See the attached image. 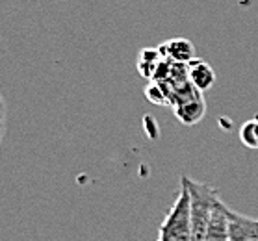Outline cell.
Returning <instances> with one entry per match:
<instances>
[{"label":"cell","mask_w":258,"mask_h":241,"mask_svg":"<svg viewBox=\"0 0 258 241\" xmlns=\"http://www.w3.org/2000/svg\"><path fill=\"white\" fill-rule=\"evenodd\" d=\"M162 241H194L191 239V197L184 180H180V189L165 219L160 224Z\"/></svg>","instance_id":"obj_1"},{"label":"cell","mask_w":258,"mask_h":241,"mask_svg":"<svg viewBox=\"0 0 258 241\" xmlns=\"http://www.w3.org/2000/svg\"><path fill=\"white\" fill-rule=\"evenodd\" d=\"M186 182L191 197V239L194 241H205L208 223H210L214 206L219 200L216 188H212L205 182H197L194 178L184 177L180 178Z\"/></svg>","instance_id":"obj_2"},{"label":"cell","mask_w":258,"mask_h":241,"mask_svg":"<svg viewBox=\"0 0 258 241\" xmlns=\"http://www.w3.org/2000/svg\"><path fill=\"white\" fill-rule=\"evenodd\" d=\"M229 239L258 241V221L229 210Z\"/></svg>","instance_id":"obj_3"},{"label":"cell","mask_w":258,"mask_h":241,"mask_svg":"<svg viewBox=\"0 0 258 241\" xmlns=\"http://www.w3.org/2000/svg\"><path fill=\"white\" fill-rule=\"evenodd\" d=\"M229 206L217 200L212 212L208 230H206L205 241H230L229 239Z\"/></svg>","instance_id":"obj_4"},{"label":"cell","mask_w":258,"mask_h":241,"mask_svg":"<svg viewBox=\"0 0 258 241\" xmlns=\"http://www.w3.org/2000/svg\"><path fill=\"white\" fill-rule=\"evenodd\" d=\"M160 52L165 59L169 61H175V63L188 65L191 59H195V47L189 39H184V37H175V39H169L167 43L160 45Z\"/></svg>","instance_id":"obj_5"},{"label":"cell","mask_w":258,"mask_h":241,"mask_svg":"<svg viewBox=\"0 0 258 241\" xmlns=\"http://www.w3.org/2000/svg\"><path fill=\"white\" fill-rule=\"evenodd\" d=\"M188 78L201 93H205L216 84V72L205 59L195 58L188 63Z\"/></svg>","instance_id":"obj_6"},{"label":"cell","mask_w":258,"mask_h":241,"mask_svg":"<svg viewBox=\"0 0 258 241\" xmlns=\"http://www.w3.org/2000/svg\"><path fill=\"white\" fill-rule=\"evenodd\" d=\"M164 56L160 52V48L156 47H147V48H141L140 54H138V71L143 78L147 80H153L156 71H158V67L162 65L164 61Z\"/></svg>","instance_id":"obj_7"},{"label":"cell","mask_w":258,"mask_h":241,"mask_svg":"<svg viewBox=\"0 0 258 241\" xmlns=\"http://www.w3.org/2000/svg\"><path fill=\"white\" fill-rule=\"evenodd\" d=\"M173 110H175L176 119H178L182 124L191 126V124H197L201 119L205 117L206 104H205V99L199 97V99L188 100V102H184V104H178V106H175Z\"/></svg>","instance_id":"obj_8"},{"label":"cell","mask_w":258,"mask_h":241,"mask_svg":"<svg viewBox=\"0 0 258 241\" xmlns=\"http://www.w3.org/2000/svg\"><path fill=\"white\" fill-rule=\"evenodd\" d=\"M145 97L153 104H158V106H171V93L169 89L165 88V84L158 82H151L145 89Z\"/></svg>","instance_id":"obj_9"},{"label":"cell","mask_w":258,"mask_h":241,"mask_svg":"<svg viewBox=\"0 0 258 241\" xmlns=\"http://www.w3.org/2000/svg\"><path fill=\"white\" fill-rule=\"evenodd\" d=\"M240 141L245 145L247 148H252L256 150L258 148V137H256V130H254V119H249L241 124L240 128Z\"/></svg>","instance_id":"obj_10"},{"label":"cell","mask_w":258,"mask_h":241,"mask_svg":"<svg viewBox=\"0 0 258 241\" xmlns=\"http://www.w3.org/2000/svg\"><path fill=\"white\" fill-rule=\"evenodd\" d=\"M0 121H6V102L0 97Z\"/></svg>","instance_id":"obj_11"},{"label":"cell","mask_w":258,"mask_h":241,"mask_svg":"<svg viewBox=\"0 0 258 241\" xmlns=\"http://www.w3.org/2000/svg\"><path fill=\"white\" fill-rule=\"evenodd\" d=\"M4 132H6V124H4V121H0V141L4 137Z\"/></svg>","instance_id":"obj_12"},{"label":"cell","mask_w":258,"mask_h":241,"mask_svg":"<svg viewBox=\"0 0 258 241\" xmlns=\"http://www.w3.org/2000/svg\"><path fill=\"white\" fill-rule=\"evenodd\" d=\"M254 130H256V137H258V117H254Z\"/></svg>","instance_id":"obj_13"},{"label":"cell","mask_w":258,"mask_h":241,"mask_svg":"<svg viewBox=\"0 0 258 241\" xmlns=\"http://www.w3.org/2000/svg\"><path fill=\"white\" fill-rule=\"evenodd\" d=\"M156 241H162V239H160V237H158V239H156Z\"/></svg>","instance_id":"obj_14"}]
</instances>
